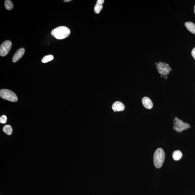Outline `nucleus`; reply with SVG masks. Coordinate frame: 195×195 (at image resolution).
Segmentation results:
<instances>
[{"label": "nucleus", "instance_id": "nucleus-15", "mask_svg": "<svg viewBox=\"0 0 195 195\" xmlns=\"http://www.w3.org/2000/svg\"><path fill=\"white\" fill-rule=\"evenodd\" d=\"M54 57L52 55H49L48 56H45L42 59V62L43 63H45L51 61L54 59Z\"/></svg>", "mask_w": 195, "mask_h": 195}, {"label": "nucleus", "instance_id": "nucleus-6", "mask_svg": "<svg viewBox=\"0 0 195 195\" xmlns=\"http://www.w3.org/2000/svg\"><path fill=\"white\" fill-rule=\"evenodd\" d=\"M12 42L10 40H7L1 44L0 47V56H5L8 54L12 47Z\"/></svg>", "mask_w": 195, "mask_h": 195}, {"label": "nucleus", "instance_id": "nucleus-3", "mask_svg": "<svg viewBox=\"0 0 195 195\" xmlns=\"http://www.w3.org/2000/svg\"><path fill=\"white\" fill-rule=\"evenodd\" d=\"M0 96L1 98L10 102H16L18 100L16 94L8 89H1L0 91Z\"/></svg>", "mask_w": 195, "mask_h": 195}, {"label": "nucleus", "instance_id": "nucleus-18", "mask_svg": "<svg viewBox=\"0 0 195 195\" xmlns=\"http://www.w3.org/2000/svg\"><path fill=\"white\" fill-rule=\"evenodd\" d=\"M71 0H64V2H71Z\"/></svg>", "mask_w": 195, "mask_h": 195}, {"label": "nucleus", "instance_id": "nucleus-5", "mask_svg": "<svg viewBox=\"0 0 195 195\" xmlns=\"http://www.w3.org/2000/svg\"><path fill=\"white\" fill-rule=\"evenodd\" d=\"M156 67L159 74L164 76L169 74L172 70L171 68L170 67L169 64L165 62H158L156 64Z\"/></svg>", "mask_w": 195, "mask_h": 195}, {"label": "nucleus", "instance_id": "nucleus-1", "mask_svg": "<svg viewBox=\"0 0 195 195\" xmlns=\"http://www.w3.org/2000/svg\"><path fill=\"white\" fill-rule=\"evenodd\" d=\"M71 31L68 27L61 26L53 29L51 32V35L58 40L65 39L69 36Z\"/></svg>", "mask_w": 195, "mask_h": 195}, {"label": "nucleus", "instance_id": "nucleus-10", "mask_svg": "<svg viewBox=\"0 0 195 195\" xmlns=\"http://www.w3.org/2000/svg\"><path fill=\"white\" fill-rule=\"evenodd\" d=\"M104 3V0H98L94 9L95 13L98 14L100 12L103 8L102 5Z\"/></svg>", "mask_w": 195, "mask_h": 195}, {"label": "nucleus", "instance_id": "nucleus-16", "mask_svg": "<svg viewBox=\"0 0 195 195\" xmlns=\"http://www.w3.org/2000/svg\"><path fill=\"white\" fill-rule=\"evenodd\" d=\"M7 117L6 116L3 115L0 117V123L5 124L7 123Z\"/></svg>", "mask_w": 195, "mask_h": 195}, {"label": "nucleus", "instance_id": "nucleus-8", "mask_svg": "<svg viewBox=\"0 0 195 195\" xmlns=\"http://www.w3.org/2000/svg\"><path fill=\"white\" fill-rule=\"evenodd\" d=\"M112 109L114 112L122 111L125 109V106L122 102L117 101L113 104Z\"/></svg>", "mask_w": 195, "mask_h": 195}, {"label": "nucleus", "instance_id": "nucleus-7", "mask_svg": "<svg viewBox=\"0 0 195 195\" xmlns=\"http://www.w3.org/2000/svg\"><path fill=\"white\" fill-rule=\"evenodd\" d=\"M25 52V49L23 48H21L18 50L13 57L12 61L16 62L18 61L22 56H23Z\"/></svg>", "mask_w": 195, "mask_h": 195}, {"label": "nucleus", "instance_id": "nucleus-14", "mask_svg": "<svg viewBox=\"0 0 195 195\" xmlns=\"http://www.w3.org/2000/svg\"><path fill=\"white\" fill-rule=\"evenodd\" d=\"M5 8L8 10H12L14 8V5L11 1L10 0H6L5 2Z\"/></svg>", "mask_w": 195, "mask_h": 195}, {"label": "nucleus", "instance_id": "nucleus-13", "mask_svg": "<svg viewBox=\"0 0 195 195\" xmlns=\"http://www.w3.org/2000/svg\"><path fill=\"white\" fill-rule=\"evenodd\" d=\"M3 129L4 132L7 135H10L12 133V128L10 125H5L3 127Z\"/></svg>", "mask_w": 195, "mask_h": 195}, {"label": "nucleus", "instance_id": "nucleus-9", "mask_svg": "<svg viewBox=\"0 0 195 195\" xmlns=\"http://www.w3.org/2000/svg\"><path fill=\"white\" fill-rule=\"evenodd\" d=\"M142 103L143 106L147 109H151L153 107V103L148 97H143L142 99Z\"/></svg>", "mask_w": 195, "mask_h": 195}, {"label": "nucleus", "instance_id": "nucleus-19", "mask_svg": "<svg viewBox=\"0 0 195 195\" xmlns=\"http://www.w3.org/2000/svg\"><path fill=\"white\" fill-rule=\"evenodd\" d=\"M164 78H165V80H166V79L167 78H168V77H167V75H165V76H164Z\"/></svg>", "mask_w": 195, "mask_h": 195}, {"label": "nucleus", "instance_id": "nucleus-11", "mask_svg": "<svg viewBox=\"0 0 195 195\" xmlns=\"http://www.w3.org/2000/svg\"><path fill=\"white\" fill-rule=\"evenodd\" d=\"M185 25L187 30L192 34H195V24L194 23L191 22H187L185 23Z\"/></svg>", "mask_w": 195, "mask_h": 195}, {"label": "nucleus", "instance_id": "nucleus-17", "mask_svg": "<svg viewBox=\"0 0 195 195\" xmlns=\"http://www.w3.org/2000/svg\"><path fill=\"white\" fill-rule=\"evenodd\" d=\"M192 55L195 60V47L194 48L192 51Z\"/></svg>", "mask_w": 195, "mask_h": 195}, {"label": "nucleus", "instance_id": "nucleus-20", "mask_svg": "<svg viewBox=\"0 0 195 195\" xmlns=\"http://www.w3.org/2000/svg\"><path fill=\"white\" fill-rule=\"evenodd\" d=\"M194 13L195 14V6H194Z\"/></svg>", "mask_w": 195, "mask_h": 195}, {"label": "nucleus", "instance_id": "nucleus-4", "mask_svg": "<svg viewBox=\"0 0 195 195\" xmlns=\"http://www.w3.org/2000/svg\"><path fill=\"white\" fill-rule=\"evenodd\" d=\"M174 129L178 132H181L184 130L190 128L188 123H184L181 120L176 117L174 120Z\"/></svg>", "mask_w": 195, "mask_h": 195}, {"label": "nucleus", "instance_id": "nucleus-2", "mask_svg": "<svg viewBox=\"0 0 195 195\" xmlns=\"http://www.w3.org/2000/svg\"><path fill=\"white\" fill-rule=\"evenodd\" d=\"M165 158V154L163 149L159 148L154 152L153 160L154 165L157 168H160L162 166Z\"/></svg>", "mask_w": 195, "mask_h": 195}, {"label": "nucleus", "instance_id": "nucleus-12", "mask_svg": "<svg viewBox=\"0 0 195 195\" xmlns=\"http://www.w3.org/2000/svg\"><path fill=\"white\" fill-rule=\"evenodd\" d=\"M183 154L180 151L177 150L174 151L172 154V158L174 161H177L181 159Z\"/></svg>", "mask_w": 195, "mask_h": 195}]
</instances>
